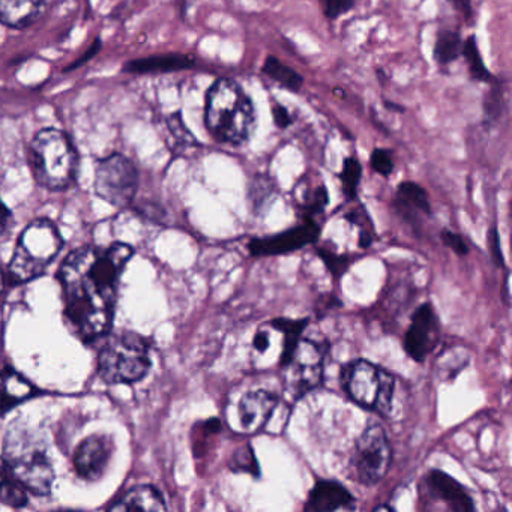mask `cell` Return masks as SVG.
Instances as JSON below:
<instances>
[{"label": "cell", "instance_id": "obj_44", "mask_svg": "<svg viewBox=\"0 0 512 512\" xmlns=\"http://www.w3.org/2000/svg\"><path fill=\"white\" fill-rule=\"evenodd\" d=\"M7 271H5L4 265L0 262V293L4 292L7 287Z\"/></svg>", "mask_w": 512, "mask_h": 512}, {"label": "cell", "instance_id": "obj_12", "mask_svg": "<svg viewBox=\"0 0 512 512\" xmlns=\"http://www.w3.org/2000/svg\"><path fill=\"white\" fill-rule=\"evenodd\" d=\"M319 235V224L313 220V217L307 215V220L302 226L293 227L268 238L251 239L248 250L256 257L280 256V254H289L314 244L319 239Z\"/></svg>", "mask_w": 512, "mask_h": 512}, {"label": "cell", "instance_id": "obj_23", "mask_svg": "<svg viewBox=\"0 0 512 512\" xmlns=\"http://www.w3.org/2000/svg\"><path fill=\"white\" fill-rule=\"evenodd\" d=\"M262 73L275 83L286 89V91L298 94L304 86V77L298 71L290 68L289 65L283 64L280 59L275 56H268L265 64L262 65Z\"/></svg>", "mask_w": 512, "mask_h": 512}, {"label": "cell", "instance_id": "obj_2", "mask_svg": "<svg viewBox=\"0 0 512 512\" xmlns=\"http://www.w3.org/2000/svg\"><path fill=\"white\" fill-rule=\"evenodd\" d=\"M257 113L253 100L232 79L215 80L206 94L205 125L224 145L242 146L253 136Z\"/></svg>", "mask_w": 512, "mask_h": 512}, {"label": "cell", "instance_id": "obj_32", "mask_svg": "<svg viewBox=\"0 0 512 512\" xmlns=\"http://www.w3.org/2000/svg\"><path fill=\"white\" fill-rule=\"evenodd\" d=\"M370 164L374 172L379 173L380 176H385V178H388L395 169L392 152L388 151V149H374V151L371 152Z\"/></svg>", "mask_w": 512, "mask_h": 512}, {"label": "cell", "instance_id": "obj_29", "mask_svg": "<svg viewBox=\"0 0 512 512\" xmlns=\"http://www.w3.org/2000/svg\"><path fill=\"white\" fill-rule=\"evenodd\" d=\"M362 178V166L356 157H347L344 160L343 170L340 173L341 185H343V193L349 202L358 197L359 182Z\"/></svg>", "mask_w": 512, "mask_h": 512}, {"label": "cell", "instance_id": "obj_28", "mask_svg": "<svg viewBox=\"0 0 512 512\" xmlns=\"http://www.w3.org/2000/svg\"><path fill=\"white\" fill-rule=\"evenodd\" d=\"M506 110V92L505 85L502 82H496L482 101V115H484L485 125H497L502 119Z\"/></svg>", "mask_w": 512, "mask_h": 512}, {"label": "cell", "instance_id": "obj_21", "mask_svg": "<svg viewBox=\"0 0 512 512\" xmlns=\"http://www.w3.org/2000/svg\"><path fill=\"white\" fill-rule=\"evenodd\" d=\"M112 511H166L167 506L164 503L160 491L155 490L149 485L133 488L127 491L115 505H112Z\"/></svg>", "mask_w": 512, "mask_h": 512}, {"label": "cell", "instance_id": "obj_15", "mask_svg": "<svg viewBox=\"0 0 512 512\" xmlns=\"http://www.w3.org/2000/svg\"><path fill=\"white\" fill-rule=\"evenodd\" d=\"M395 211L406 223L418 226L422 217H430L431 205L427 191L416 182H401L395 194Z\"/></svg>", "mask_w": 512, "mask_h": 512}, {"label": "cell", "instance_id": "obj_19", "mask_svg": "<svg viewBox=\"0 0 512 512\" xmlns=\"http://www.w3.org/2000/svg\"><path fill=\"white\" fill-rule=\"evenodd\" d=\"M194 65H196V61L193 56L172 53V55L151 56V58L131 61L125 67V71L139 74L175 73V71L190 70Z\"/></svg>", "mask_w": 512, "mask_h": 512}, {"label": "cell", "instance_id": "obj_33", "mask_svg": "<svg viewBox=\"0 0 512 512\" xmlns=\"http://www.w3.org/2000/svg\"><path fill=\"white\" fill-rule=\"evenodd\" d=\"M326 19L337 20L355 8L356 0H320Z\"/></svg>", "mask_w": 512, "mask_h": 512}, {"label": "cell", "instance_id": "obj_14", "mask_svg": "<svg viewBox=\"0 0 512 512\" xmlns=\"http://www.w3.org/2000/svg\"><path fill=\"white\" fill-rule=\"evenodd\" d=\"M280 404V398L269 391L248 392L239 401V419H241L242 428L248 433H257L263 430L268 424L275 409Z\"/></svg>", "mask_w": 512, "mask_h": 512}, {"label": "cell", "instance_id": "obj_17", "mask_svg": "<svg viewBox=\"0 0 512 512\" xmlns=\"http://www.w3.org/2000/svg\"><path fill=\"white\" fill-rule=\"evenodd\" d=\"M427 479L434 496L442 500L451 511L472 512L475 509L472 497L469 496L466 488L448 473L431 470Z\"/></svg>", "mask_w": 512, "mask_h": 512}, {"label": "cell", "instance_id": "obj_5", "mask_svg": "<svg viewBox=\"0 0 512 512\" xmlns=\"http://www.w3.org/2000/svg\"><path fill=\"white\" fill-rule=\"evenodd\" d=\"M62 238L49 220H35L23 230L8 275L14 283L34 280L46 271L62 248Z\"/></svg>", "mask_w": 512, "mask_h": 512}, {"label": "cell", "instance_id": "obj_3", "mask_svg": "<svg viewBox=\"0 0 512 512\" xmlns=\"http://www.w3.org/2000/svg\"><path fill=\"white\" fill-rule=\"evenodd\" d=\"M29 163L41 187L65 190L76 179L79 155L64 131L47 128L32 140Z\"/></svg>", "mask_w": 512, "mask_h": 512}, {"label": "cell", "instance_id": "obj_13", "mask_svg": "<svg viewBox=\"0 0 512 512\" xmlns=\"http://www.w3.org/2000/svg\"><path fill=\"white\" fill-rule=\"evenodd\" d=\"M110 457H112L110 440L95 434L80 443L74 455V467L86 481H97L106 473Z\"/></svg>", "mask_w": 512, "mask_h": 512}, {"label": "cell", "instance_id": "obj_20", "mask_svg": "<svg viewBox=\"0 0 512 512\" xmlns=\"http://www.w3.org/2000/svg\"><path fill=\"white\" fill-rule=\"evenodd\" d=\"M44 0H0V23L8 28H28L35 22Z\"/></svg>", "mask_w": 512, "mask_h": 512}, {"label": "cell", "instance_id": "obj_18", "mask_svg": "<svg viewBox=\"0 0 512 512\" xmlns=\"http://www.w3.org/2000/svg\"><path fill=\"white\" fill-rule=\"evenodd\" d=\"M34 394V386L22 374L10 368L0 370V415L10 412Z\"/></svg>", "mask_w": 512, "mask_h": 512}, {"label": "cell", "instance_id": "obj_37", "mask_svg": "<svg viewBox=\"0 0 512 512\" xmlns=\"http://www.w3.org/2000/svg\"><path fill=\"white\" fill-rule=\"evenodd\" d=\"M272 116H274L275 125H277L280 130H287V128L293 125L292 115H290L289 110L281 106V104L275 103L274 106H272Z\"/></svg>", "mask_w": 512, "mask_h": 512}, {"label": "cell", "instance_id": "obj_41", "mask_svg": "<svg viewBox=\"0 0 512 512\" xmlns=\"http://www.w3.org/2000/svg\"><path fill=\"white\" fill-rule=\"evenodd\" d=\"M100 47V40L95 41L94 46H92L91 49L88 50V53H85V56H83V58H80L79 61L76 62V64L71 65V67L68 68V70H73V68H79L80 65H83L86 61H89V59L94 58V56L97 55V52H100Z\"/></svg>", "mask_w": 512, "mask_h": 512}, {"label": "cell", "instance_id": "obj_31", "mask_svg": "<svg viewBox=\"0 0 512 512\" xmlns=\"http://www.w3.org/2000/svg\"><path fill=\"white\" fill-rule=\"evenodd\" d=\"M167 128H169L173 139L176 140L178 145L191 146L196 143V139H194L193 134H191L190 131L187 130V127H185L184 121H182L181 118V113H173V115L169 116V119H167Z\"/></svg>", "mask_w": 512, "mask_h": 512}, {"label": "cell", "instance_id": "obj_4", "mask_svg": "<svg viewBox=\"0 0 512 512\" xmlns=\"http://www.w3.org/2000/svg\"><path fill=\"white\" fill-rule=\"evenodd\" d=\"M4 458L14 478L26 490L41 496L50 493L55 472L43 446L31 433L11 428L5 443Z\"/></svg>", "mask_w": 512, "mask_h": 512}, {"label": "cell", "instance_id": "obj_6", "mask_svg": "<svg viewBox=\"0 0 512 512\" xmlns=\"http://www.w3.org/2000/svg\"><path fill=\"white\" fill-rule=\"evenodd\" d=\"M151 367L146 341L134 332L112 335L98 356V373L109 383L137 382Z\"/></svg>", "mask_w": 512, "mask_h": 512}, {"label": "cell", "instance_id": "obj_39", "mask_svg": "<svg viewBox=\"0 0 512 512\" xmlns=\"http://www.w3.org/2000/svg\"><path fill=\"white\" fill-rule=\"evenodd\" d=\"M448 2L466 22H472L473 16H475L473 14L472 0H448Z\"/></svg>", "mask_w": 512, "mask_h": 512}, {"label": "cell", "instance_id": "obj_26", "mask_svg": "<svg viewBox=\"0 0 512 512\" xmlns=\"http://www.w3.org/2000/svg\"><path fill=\"white\" fill-rule=\"evenodd\" d=\"M461 56L469 65L470 79L473 82L488 83L493 80L490 70L485 67L484 59H482L481 52H479L478 40L475 35H470L466 41H463V50H461Z\"/></svg>", "mask_w": 512, "mask_h": 512}, {"label": "cell", "instance_id": "obj_42", "mask_svg": "<svg viewBox=\"0 0 512 512\" xmlns=\"http://www.w3.org/2000/svg\"><path fill=\"white\" fill-rule=\"evenodd\" d=\"M11 214L4 203L0 202V236L4 235L7 230L8 224H10Z\"/></svg>", "mask_w": 512, "mask_h": 512}, {"label": "cell", "instance_id": "obj_10", "mask_svg": "<svg viewBox=\"0 0 512 512\" xmlns=\"http://www.w3.org/2000/svg\"><path fill=\"white\" fill-rule=\"evenodd\" d=\"M325 352L320 344L310 340H299L292 358L286 365L289 374V389L293 398L299 400L311 389L317 388L323 380Z\"/></svg>", "mask_w": 512, "mask_h": 512}, {"label": "cell", "instance_id": "obj_16", "mask_svg": "<svg viewBox=\"0 0 512 512\" xmlns=\"http://www.w3.org/2000/svg\"><path fill=\"white\" fill-rule=\"evenodd\" d=\"M353 503L355 499L343 484L332 479H320L308 494L305 511L332 512L349 508Z\"/></svg>", "mask_w": 512, "mask_h": 512}, {"label": "cell", "instance_id": "obj_7", "mask_svg": "<svg viewBox=\"0 0 512 512\" xmlns=\"http://www.w3.org/2000/svg\"><path fill=\"white\" fill-rule=\"evenodd\" d=\"M344 391L364 409L389 415L394 398L395 380L382 367L365 359L350 362L341 371Z\"/></svg>", "mask_w": 512, "mask_h": 512}, {"label": "cell", "instance_id": "obj_38", "mask_svg": "<svg viewBox=\"0 0 512 512\" xmlns=\"http://www.w3.org/2000/svg\"><path fill=\"white\" fill-rule=\"evenodd\" d=\"M488 247H490L491 259H493V262L496 263L497 266L505 265V262H503L502 251H500L499 233H497L496 229L490 230V235H488Z\"/></svg>", "mask_w": 512, "mask_h": 512}, {"label": "cell", "instance_id": "obj_34", "mask_svg": "<svg viewBox=\"0 0 512 512\" xmlns=\"http://www.w3.org/2000/svg\"><path fill=\"white\" fill-rule=\"evenodd\" d=\"M320 256H322L323 262L328 266L331 274L334 275L335 278L341 277L344 272L349 268V260L344 256H337V254L332 253V251L320 250Z\"/></svg>", "mask_w": 512, "mask_h": 512}, {"label": "cell", "instance_id": "obj_27", "mask_svg": "<svg viewBox=\"0 0 512 512\" xmlns=\"http://www.w3.org/2000/svg\"><path fill=\"white\" fill-rule=\"evenodd\" d=\"M271 325L284 334V350L283 355H281V365L286 367V365L289 364L290 358H292L296 344L301 340L302 331H304L305 326L308 325V319H275L274 322H271Z\"/></svg>", "mask_w": 512, "mask_h": 512}, {"label": "cell", "instance_id": "obj_22", "mask_svg": "<svg viewBox=\"0 0 512 512\" xmlns=\"http://www.w3.org/2000/svg\"><path fill=\"white\" fill-rule=\"evenodd\" d=\"M463 38L460 32L452 29H440L434 41L433 58L439 67H448L461 58Z\"/></svg>", "mask_w": 512, "mask_h": 512}, {"label": "cell", "instance_id": "obj_25", "mask_svg": "<svg viewBox=\"0 0 512 512\" xmlns=\"http://www.w3.org/2000/svg\"><path fill=\"white\" fill-rule=\"evenodd\" d=\"M277 196V185L269 176L256 175L248 185V202L254 214H263Z\"/></svg>", "mask_w": 512, "mask_h": 512}, {"label": "cell", "instance_id": "obj_11", "mask_svg": "<svg viewBox=\"0 0 512 512\" xmlns=\"http://www.w3.org/2000/svg\"><path fill=\"white\" fill-rule=\"evenodd\" d=\"M439 337V319L434 313L433 305L425 302L413 313L409 329L404 335V350L413 361L424 362L437 346Z\"/></svg>", "mask_w": 512, "mask_h": 512}, {"label": "cell", "instance_id": "obj_8", "mask_svg": "<svg viewBox=\"0 0 512 512\" xmlns=\"http://www.w3.org/2000/svg\"><path fill=\"white\" fill-rule=\"evenodd\" d=\"M392 449L385 430L380 425H370L356 440L352 457L356 481L362 485H376L391 467Z\"/></svg>", "mask_w": 512, "mask_h": 512}, {"label": "cell", "instance_id": "obj_43", "mask_svg": "<svg viewBox=\"0 0 512 512\" xmlns=\"http://www.w3.org/2000/svg\"><path fill=\"white\" fill-rule=\"evenodd\" d=\"M383 106H385L389 112L400 113V115H403V113L406 112V109H404L403 106H400V104L391 103V101H383Z\"/></svg>", "mask_w": 512, "mask_h": 512}, {"label": "cell", "instance_id": "obj_1", "mask_svg": "<svg viewBox=\"0 0 512 512\" xmlns=\"http://www.w3.org/2000/svg\"><path fill=\"white\" fill-rule=\"evenodd\" d=\"M134 251L130 245L83 247L65 259L61 268L65 314L76 334L97 340L109 331L115 313L116 290Z\"/></svg>", "mask_w": 512, "mask_h": 512}, {"label": "cell", "instance_id": "obj_35", "mask_svg": "<svg viewBox=\"0 0 512 512\" xmlns=\"http://www.w3.org/2000/svg\"><path fill=\"white\" fill-rule=\"evenodd\" d=\"M442 241L446 247L451 248L458 256H466V254L469 253V245L466 244L463 236L457 235V233L445 230V232L442 233Z\"/></svg>", "mask_w": 512, "mask_h": 512}, {"label": "cell", "instance_id": "obj_24", "mask_svg": "<svg viewBox=\"0 0 512 512\" xmlns=\"http://www.w3.org/2000/svg\"><path fill=\"white\" fill-rule=\"evenodd\" d=\"M28 490L14 478L4 457H0V502L20 508L28 502Z\"/></svg>", "mask_w": 512, "mask_h": 512}, {"label": "cell", "instance_id": "obj_9", "mask_svg": "<svg viewBox=\"0 0 512 512\" xmlns=\"http://www.w3.org/2000/svg\"><path fill=\"white\" fill-rule=\"evenodd\" d=\"M139 187V173L134 164L121 154L98 161L95 169V191L106 202L125 208L133 202Z\"/></svg>", "mask_w": 512, "mask_h": 512}, {"label": "cell", "instance_id": "obj_36", "mask_svg": "<svg viewBox=\"0 0 512 512\" xmlns=\"http://www.w3.org/2000/svg\"><path fill=\"white\" fill-rule=\"evenodd\" d=\"M329 197L328 191H326L325 187H319L314 193L313 199L307 205V215L308 217H313L314 214H320L325 209V206L328 205Z\"/></svg>", "mask_w": 512, "mask_h": 512}, {"label": "cell", "instance_id": "obj_40", "mask_svg": "<svg viewBox=\"0 0 512 512\" xmlns=\"http://www.w3.org/2000/svg\"><path fill=\"white\" fill-rule=\"evenodd\" d=\"M271 346V338H269L268 332L259 331L254 337L253 347L257 353H265L266 350Z\"/></svg>", "mask_w": 512, "mask_h": 512}, {"label": "cell", "instance_id": "obj_30", "mask_svg": "<svg viewBox=\"0 0 512 512\" xmlns=\"http://www.w3.org/2000/svg\"><path fill=\"white\" fill-rule=\"evenodd\" d=\"M230 467H232L233 472H245L253 476L260 475L256 455H254L253 448L250 445L242 446L238 451H235L232 460H230Z\"/></svg>", "mask_w": 512, "mask_h": 512}]
</instances>
